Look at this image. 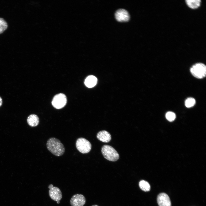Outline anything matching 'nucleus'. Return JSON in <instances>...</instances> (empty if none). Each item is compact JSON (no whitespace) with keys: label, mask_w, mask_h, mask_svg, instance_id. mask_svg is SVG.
Masks as SVG:
<instances>
[{"label":"nucleus","mask_w":206,"mask_h":206,"mask_svg":"<svg viewBox=\"0 0 206 206\" xmlns=\"http://www.w3.org/2000/svg\"><path fill=\"white\" fill-rule=\"evenodd\" d=\"M46 146L47 149L53 154L57 156L63 155L65 152L63 144L58 139L52 137L47 141Z\"/></svg>","instance_id":"f257e3e1"},{"label":"nucleus","mask_w":206,"mask_h":206,"mask_svg":"<svg viewBox=\"0 0 206 206\" xmlns=\"http://www.w3.org/2000/svg\"><path fill=\"white\" fill-rule=\"evenodd\" d=\"M101 152L104 157L106 159L112 161H115L119 158L117 151L112 146L104 145L102 148Z\"/></svg>","instance_id":"f03ea898"},{"label":"nucleus","mask_w":206,"mask_h":206,"mask_svg":"<svg viewBox=\"0 0 206 206\" xmlns=\"http://www.w3.org/2000/svg\"><path fill=\"white\" fill-rule=\"evenodd\" d=\"M190 70L192 74L197 78L201 79L205 77L206 67L203 63L195 64L191 67Z\"/></svg>","instance_id":"7ed1b4c3"},{"label":"nucleus","mask_w":206,"mask_h":206,"mask_svg":"<svg viewBox=\"0 0 206 206\" xmlns=\"http://www.w3.org/2000/svg\"><path fill=\"white\" fill-rule=\"evenodd\" d=\"M76 145L77 149L82 154L88 153L92 148L90 142L86 139L82 137L77 139Z\"/></svg>","instance_id":"20e7f679"},{"label":"nucleus","mask_w":206,"mask_h":206,"mask_svg":"<svg viewBox=\"0 0 206 206\" xmlns=\"http://www.w3.org/2000/svg\"><path fill=\"white\" fill-rule=\"evenodd\" d=\"M67 102L66 96L62 93L55 95L54 97L52 103L53 106L57 109L63 108L66 104Z\"/></svg>","instance_id":"39448f33"},{"label":"nucleus","mask_w":206,"mask_h":206,"mask_svg":"<svg viewBox=\"0 0 206 206\" xmlns=\"http://www.w3.org/2000/svg\"><path fill=\"white\" fill-rule=\"evenodd\" d=\"M48 187L49 189V193L50 197L56 202L59 201L62 197V193L60 189L57 187H54L52 184L49 185Z\"/></svg>","instance_id":"423d86ee"},{"label":"nucleus","mask_w":206,"mask_h":206,"mask_svg":"<svg viewBox=\"0 0 206 206\" xmlns=\"http://www.w3.org/2000/svg\"><path fill=\"white\" fill-rule=\"evenodd\" d=\"M85 197L81 194H76L72 196L70 200L72 206H83L85 203Z\"/></svg>","instance_id":"0eeeda50"},{"label":"nucleus","mask_w":206,"mask_h":206,"mask_svg":"<svg viewBox=\"0 0 206 206\" xmlns=\"http://www.w3.org/2000/svg\"><path fill=\"white\" fill-rule=\"evenodd\" d=\"M157 200L159 206H171L170 198L165 193H160L157 196Z\"/></svg>","instance_id":"6e6552de"},{"label":"nucleus","mask_w":206,"mask_h":206,"mask_svg":"<svg viewBox=\"0 0 206 206\" xmlns=\"http://www.w3.org/2000/svg\"><path fill=\"white\" fill-rule=\"evenodd\" d=\"M115 16L116 20L120 22L127 21L130 18V16L128 11L123 9L117 10L115 13Z\"/></svg>","instance_id":"1a4fd4ad"},{"label":"nucleus","mask_w":206,"mask_h":206,"mask_svg":"<svg viewBox=\"0 0 206 206\" xmlns=\"http://www.w3.org/2000/svg\"><path fill=\"white\" fill-rule=\"evenodd\" d=\"M97 138L100 141L104 142H108L111 139L110 134L106 130L99 132L97 134Z\"/></svg>","instance_id":"9d476101"},{"label":"nucleus","mask_w":206,"mask_h":206,"mask_svg":"<svg viewBox=\"0 0 206 206\" xmlns=\"http://www.w3.org/2000/svg\"><path fill=\"white\" fill-rule=\"evenodd\" d=\"M28 124L31 126H37L39 122V119L38 116L35 114H31L28 117L27 119Z\"/></svg>","instance_id":"9b49d317"},{"label":"nucleus","mask_w":206,"mask_h":206,"mask_svg":"<svg viewBox=\"0 0 206 206\" xmlns=\"http://www.w3.org/2000/svg\"><path fill=\"white\" fill-rule=\"evenodd\" d=\"M97 79L94 76L90 75L87 77L84 83L87 87L91 88L94 87L96 84Z\"/></svg>","instance_id":"f8f14e48"},{"label":"nucleus","mask_w":206,"mask_h":206,"mask_svg":"<svg viewBox=\"0 0 206 206\" xmlns=\"http://www.w3.org/2000/svg\"><path fill=\"white\" fill-rule=\"evenodd\" d=\"M186 4L190 8L195 9L198 8L201 5V0H186Z\"/></svg>","instance_id":"ddd939ff"},{"label":"nucleus","mask_w":206,"mask_h":206,"mask_svg":"<svg viewBox=\"0 0 206 206\" xmlns=\"http://www.w3.org/2000/svg\"><path fill=\"white\" fill-rule=\"evenodd\" d=\"M140 188L143 191L148 192L150 190V186L149 183L146 181L141 180L139 183Z\"/></svg>","instance_id":"4468645a"},{"label":"nucleus","mask_w":206,"mask_h":206,"mask_svg":"<svg viewBox=\"0 0 206 206\" xmlns=\"http://www.w3.org/2000/svg\"><path fill=\"white\" fill-rule=\"evenodd\" d=\"M195 99L192 97L188 98L185 102V106L187 108H191L195 104Z\"/></svg>","instance_id":"2eb2a0df"},{"label":"nucleus","mask_w":206,"mask_h":206,"mask_svg":"<svg viewBox=\"0 0 206 206\" xmlns=\"http://www.w3.org/2000/svg\"><path fill=\"white\" fill-rule=\"evenodd\" d=\"M7 24L3 18H0V34L3 33L7 28Z\"/></svg>","instance_id":"dca6fc26"},{"label":"nucleus","mask_w":206,"mask_h":206,"mask_svg":"<svg viewBox=\"0 0 206 206\" xmlns=\"http://www.w3.org/2000/svg\"><path fill=\"white\" fill-rule=\"evenodd\" d=\"M166 119L169 121H173L176 118V115L175 113L172 112H167L165 115Z\"/></svg>","instance_id":"f3484780"},{"label":"nucleus","mask_w":206,"mask_h":206,"mask_svg":"<svg viewBox=\"0 0 206 206\" xmlns=\"http://www.w3.org/2000/svg\"><path fill=\"white\" fill-rule=\"evenodd\" d=\"M2 100L0 96V107L2 104Z\"/></svg>","instance_id":"a211bd4d"},{"label":"nucleus","mask_w":206,"mask_h":206,"mask_svg":"<svg viewBox=\"0 0 206 206\" xmlns=\"http://www.w3.org/2000/svg\"><path fill=\"white\" fill-rule=\"evenodd\" d=\"M92 206H98V205H92Z\"/></svg>","instance_id":"6ab92c4d"}]
</instances>
